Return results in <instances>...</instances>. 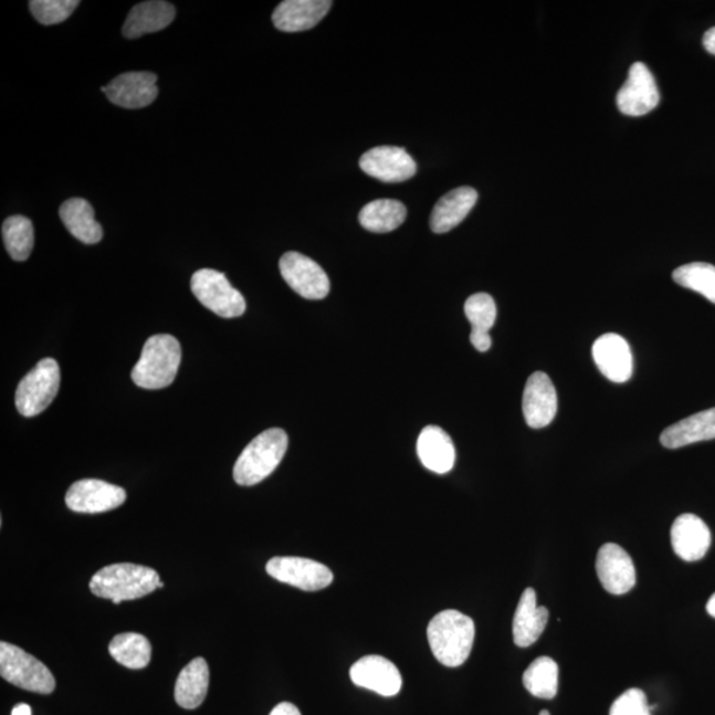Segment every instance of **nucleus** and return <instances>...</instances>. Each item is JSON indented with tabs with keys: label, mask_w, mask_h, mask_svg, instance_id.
<instances>
[{
	"label": "nucleus",
	"mask_w": 715,
	"mask_h": 715,
	"mask_svg": "<svg viewBox=\"0 0 715 715\" xmlns=\"http://www.w3.org/2000/svg\"><path fill=\"white\" fill-rule=\"evenodd\" d=\"M59 387L60 367L56 360H40L18 386L15 406L20 416L33 418L49 409L57 396Z\"/></svg>",
	"instance_id": "423d86ee"
},
{
	"label": "nucleus",
	"mask_w": 715,
	"mask_h": 715,
	"mask_svg": "<svg viewBox=\"0 0 715 715\" xmlns=\"http://www.w3.org/2000/svg\"><path fill=\"white\" fill-rule=\"evenodd\" d=\"M651 711L645 693L632 687L614 701L610 715H651Z\"/></svg>",
	"instance_id": "72a5a7b5"
},
{
	"label": "nucleus",
	"mask_w": 715,
	"mask_h": 715,
	"mask_svg": "<svg viewBox=\"0 0 715 715\" xmlns=\"http://www.w3.org/2000/svg\"><path fill=\"white\" fill-rule=\"evenodd\" d=\"M417 450L427 470L438 474H445L453 470L456 450L450 434L440 427H425L419 434Z\"/></svg>",
	"instance_id": "412c9836"
},
{
	"label": "nucleus",
	"mask_w": 715,
	"mask_h": 715,
	"mask_svg": "<svg viewBox=\"0 0 715 715\" xmlns=\"http://www.w3.org/2000/svg\"><path fill=\"white\" fill-rule=\"evenodd\" d=\"M595 365L613 383H625L633 374V356L630 344L619 334L608 333L595 340Z\"/></svg>",
	"instance_id": "f3484780"
},
{
	"label": "nucleus",
	"mask_w": 715,
	"mask_h": 715,
	"mask_svg": "<svg viewBox=\"0 0 715 715\" xmlns=\"http://www.w3.org/2000/svg\"><path fill=\"white\" fill-rule=\"evenodd\" d=\"M360 169L367 176L385 183H402L416 176V160L403 147L378 146L364 154L359 160Z\"/></svg>",
	"instance_id": "9b49d317"
},
{
	"label": "nucleus",
	"mask_w": 715,
	"mask_h": 715,
	"mask_svg": "<svg viewBox=\"0 0 715 715\" xmlns=\"http://www.w3.org/2000/svg\"><path fill=\"white\" fill-rule=\"evenodd\" d=\"M126 501L122 486L103 480L85 479L73 484L66 492L65 504L72 512L97 514L117 509Z\"/></svg>",
	"instance_id": "9d476101"
},
{
	"label": "nucleus",
	"mask_w": 715,
	"mask_h": 715,
	"mask_svg": "<svg viewBox=\"0 0 715 715\" xmlns=\"http://www.w3.org/2000/svg\"><path fill=\"white\" fill-rule=\"evenodd\" d=\"M550 613L546 607L537 606V593L526 588L521 597L513 620V639L519 648L536 643L549 623Z\"/></svg>",
	"instance_id": "aec40b11"
},
{
	"label": "nucleus",
	"mask_w": 715,
	"mask_h": 715,
	"mask_svg": "<svg viewBox=\"0 0 715 715\" xmlns=\"http://www.w3.org/2000/svg\"><path fill=\"white\" fill-rule=\"evenodd\" d=\"M523 411L526 424L534 430L549 425L558 411V396L551 379L543 371L534 372L527 379Z\"/></svg>",
	"instance_id": "4468645a"
},
{
	"label": "nucleus",
	"mask_w": 715,
	"mask_h": 715,
	"mask_svg": "<svg viewBox=\"0 0 715 715\" xmlns=\"http://www.w3.org/2000/svg\"><path fill=\"white\" fill-rule=\"evenodd\" d=\"M706 610L707 612H709L711 617L715 619V593L709 599V601H707Z\"/></svg>",
	"instance_id": "4c0bfd02"
},
{
	"label": "nucleus",
	"mask_w": 715,
	"mask_h": 715,
	"mask_svg": "<svg viewBox=\"0 0 715 715\" xmlns=\"http://www.w3.org/2000/svg\"><path fill=\"white\" fill-rule=\"evenodd\" d=\"M0 674L10 684L33 693L51 694L56 687L49 666L6 641L0 643Z\"/></svg>",
	"instance_id": "39448f33"
},
{
	"label": "nucleus",
	"mask_w": 715,
	"mask_h": 715,
	"mask_svg": "<svg viewBox=\"0 0 715 715\" xmlns=\"http://www.w3.org/2000/svg\"><path fill=\"white\" fill-rule=\"evenodd\" d=\"M280 272L286 284L306 299H323L330 292L325 271L314 260L298 252H287L280 260Z\"/></svg>",
	"instance_id": "1a4fd4ad"
},
{
	"label": "nucleus",
	"mask_w": 715,
	"mask_h": 715,
	"mask_svg": "<svg viewBox=\"0 0 715 715\" xmlns=\"http://www.w3.org/2000/svg\"><path fill=\"white\" fill-rule=\"evenodd\" d=\"M539 715H551V714H550V712L543 711V712L539 713Z\"/></svg>",
	"instance_id": "58836bf2"
},
{
	"label": "nucleus",
	"mask_w": 715,
	"mask_h": 715,
	"mask_svg": "<svg viewBox=\"0 0 715 715\" xmlns=\"http://www.w3.org/2000/svg\"><path fill=\"white\" fill-rule=\"evenodd\" d=\"M3 243L7 252L15 262H25L30 257L35 243V233L29 218L10 217L2 227Z\"/></svg>",
	"instance_id": "7c9ffc66"
},
{
	"label": "nucleus",
	"mask_w": 715,
	"mask_h": 715,
	"mask_svg": "<svg viewBox=\"0 0 715 715\" xmlns=\"http://www.w3.org/2000/svg\"><path fill=\"white\" fill-rule=\"evenodd\" d=\"M266 572L282 583L304 591H319L333 583L329 567L317 560L298 557H276L266 564Z\"/></svg>",
	"instance_id": "6e6552de"
},
{
	"label": "nucleus",
	"mask_w": 715,
	"mask_h": 715,
	"mask_svg": "<svg viewBox=\"0 0 715 715\" xmlns=\"http://www.w3.org/2000/svg\"><path fill=\"white\" fill-rule=\"evenodd\" d=\"M474 637V621L454 610L439 612L427 628L433 656L448 667H458L465 663L472 652Z\"/></svg>",
	"instance_id": "f257e3e1"
},
{
	"label": "nucleus",
	"mask_w": 715,
	"mask_h": 715,
	"mask_svg": "<svg viewBox=\"0 0 715 715\" xmlns=\"http://www.w3.org/2000/svg\"><path fill=\"white\" fill-rule=\"evenodd\" d=\"M78 4L77 0H31L30 10L40 24L53 25L69 19Z\"/></svg>",
	"instance_id": "473e14b6"
},
{
	"label": "nucleus",
	"mask_w": 715,
	"mask_h": 715,
	"mask_svg": "<svg viewBox=\"0 0 715 715\" xmlns=\"http://www.w3.org/2000/svg\"><path fill=\"white\" fill-rule=\"evenodd\" d=\"M65 229L84 244H97L102 242L104 232L102 224L95 219V210L88 200L72 198L60 207Z\"/></svg>",
	"instance_id": "393cba45"
},
{
	"label": "nucleus",
	"mask_w": 715,
	"mask_h": 715,
	"mask_svg": "<svg viewBox=\"0 0 715 715\" xmlns=\"http://www.w3.org/2000/svg\"><path fill=\"white\" fill-rule=\"evenodd\" d=\"M176 18V7L162 0H151L133 7L123 27L126 39H138L166 29Z\"/></svg>",
	"instance_id": "5701e85b"
},
{
	"label": "nucleus",
	"mask_w": 715,
	"mask_h": 715,
	"mask_svg": "<svg viewBox=\"0 0 715 715\" xmlns=\"http://www.w3.org/2000/svg\"><path fill=\"white\" fill-rule=\"evenodd\" d=\"M270 715H301L296 705L291 703L278 704L275 709L271 712Z\"/></svg>",
	"instance_id": "f704fd0d"
},
{
	"label": "nucleus",
	"mask_w": 715,
	"mask_h": 715,
	"mask_svg": "<svg viewBox=\"0 0 715 715\" xmlns=\"http://www.w3.org/2000/svg\"><path fill=\"white\" fill-rule=\"evenodd\" d=\"M210 670L202 658H197L187 664L179 673L176 692L177 704L183 709L193 711L203 704L209 692Z\"/></svg>",
	"instance_id": "a878e982"
},
{
	"label": "nucleus",
	"mask_w": 715,
	"mask_h": 715,
	"mask_svg": "<svg viewBox=\"0 0 715 715\" xmlns=\"http://www.w3.org/2000/svg\"><path fill=\"white\" fill-rule=\"evenodd\" d=\"M11 715H32L31 707L27 704H19L13 707Z\"/></svg>",
	"instance_id": "e433bc0d"
},
{
	"label": "nucleus",
	"mask_w": 715,
	"mask_h": 715,
	"mask_svg": "<svg viewBox=\"0 0 715 715\" xmlns=\"http://www.w3.org/2000/svg\"><path fill=\"white\" fill-rule=\"evenodd\" d=\"M659 103L660 92L652 72L644 63H634L618 92L619 111L625 116L640 117L656 108Z\"/></svg>",
	"instance_id": "f8f14e48"
},
{
	"label": "nucleus",
	"mask_w": 715,
	"mask_h": 715,
	"mask_svg": "<svg viewBox=\"0 0 715 715\" xmlns=\"http://www.w3.org/2000/svg\"><path fill=\"white\" fill-rule=\"evenodd\" d=\"M162 587L156 570L133 564L106 566L93 575L90 581L91 591L96 597L111 599L115 604L144 598Z\"/></svg>",
	"instance_id": "f03ea898"
},
{
	"label": "nucleus",
	"mask_w": 715,
	"mask_h": 715,
	"mask_svg": "<svg viewBox=\"0 0 715 715\" xmlns=\"http://www.w3.org/2000/svg\"><path fill=\"white\" fill-rule=\"evenodd\" d=\"M703 43H704L705 50L715 56V27H713V29H711L709 31L705 32Z\"/></svg>",
	"instance_id": "c9c22d12"
},
{
	"label": "nucleus",
	"mask_w": 715,
	"mask_h": 715,
	"mask_svg": "<svg viewBox=\"0 0 715 715\" xmlns=\"http://www.w3.org/2000/svg\"><path fill=\"white\" fill-rule=\"evenodd\" d=\"M715 439V407L680 420L661 433L660 441L667 450H677L700 441Z\"/></svg>",
	"instance_id": "b1692460"
},
{
	"label": "nucleus",
	"mask_w": 715,
	"mask_h": 715,
	"mask_svg": "<svg viewBox=\"0 0 715 715\" xmlns=\"http://www.w3.org/2000/svg\"><path fill=\"white\" fill-rule=\"evenodd\" d=\"M112 658L129 670H144L151 660V644L144 634L119 633L111 641Z\"/></svg>",
	"instance_id": "c85d7f7f"
},
{
	"label": "nucleus",
	"mask_w": 715,
	"mask_h": 715,
	"mask_svg": "<svg viewBox=\"0 0 715 715\" xmlns=\"http://www.w3.org/2000/svg\"><path fill=\"white\" fill-rule=\"evenodd\" d=\"M465 316L472 325L471 343L480 353L491 349V329L496 323L497 306L487 293H476L466 299Z\"/></svg>",
	"instance_id": "bb28decb"
},
{
	"label": "nucleus",
	"mask_w": 715,
	"mask_h": 715,
	"mask_svg": "<svg viewBox=\"0 0 715 715\" xmlns=\"http://www.w3.org/2000/svg\"><path fill=\"white\" fill-rule=\"evenodd\" d=\"M674 283L703 294L715 304V266L707 263H691L673 272Z\"/></svg>",
	"instance_id": "2f4dec72"
},
{
	"label": "nucleus",
	"mask_w": 715,
	"mask_h": 715,
	"mask_svg": "<svg viewBox=\"0 0 715 715\" xmlns=\"http://www.w3.org/2000/svg\"><path fill=\"white\" fill-rule=\"evenodd\" d=\"M191 291L200 304L223 318L243 316L246 304L243 294L231 285L224 273L200 270L191 277Z\"/></svg>",
	"instance_id": "0eeeda50"
},
{
	"label": "nucleus",
	"mask_w": 715,
	"mask_h": 715,
	"mask_svg": "<svg viewBox=\"0 0 715 715\" xmlns=\"http://www.w3.org/2000/svg\"><path fill=\"white\" fill-rule=\"evenodd\" d=\"M350 679L357 686L383 697L397 696L403 685L402 674L396 664L377 654L358 660L351 666Z\"/></svg>",
	"instance_id": "2eb2a0df"
},
{
	"label": "nucleus",
	"mask_w": 715,
	"mask_h": 715,
	"mask_svg": "<svg viewBox=\"0 0 715 715\" xmlns=\"http://www.w3.org/2000/svg\"><path fill=\"white\" fill-rule=\"evenodd\" d=\"M523 681L532 696L553 700L557 696L559 686L558 664L550 658H538L527 667Z\"/></svg>",
	"instance_id": "c756f323"
},
{
	"label": "nucleus",
	"mask_w": 715,
	"mask_h": 715,
	"mask_svg": "<svg viewBox=\"0 0 715 715\" xmlns=\"http://www.w3.org/2000/svg\"><path fill=\"white\" fill-rule=\"evenodd\" d=\"M287 450V434L280 429L266 430L253 439L233 466V479L242 486H253L271 476Z\"/></svg>",
	"instance_id": "20e7f679"
},
{
	"label": "nucleus",
	"mask_w": 715,
	"mask_h": 715,
	"mask_svg": "<svg viewBox=\"0 0 715 715\" xmlns=\"http://www.w3.org/2000/svg\"><path fill=\"white\" fill-rule=\"evenodd\" d=\"M674 553L686 562H696L706 556L712 545L709 527L694 514H683L674 521L671 530Z\"/></svg>",
	"instance_id": "a211bd4d"
},
{
	"label": "nucleus",
	"mask_w": 715,
	"mask_h": 715,
	"mask_svg": "<svg viewBox=\"0 0 715 715\" xmlns=\"http://www.w3.org/2000/svg\"><path fill=\"white\" fill-rule=\"evenodd\" d=\"M330 0H285L273 12V24L283 32H301L313 29L329 12Z\"/></svg>",
	"instance_id": "6ab92c4d"
},
{
	"label": "nucleus",
	"mask_w": 715,
	"mask_h": 715,
	"mask_svg": "<svg viewBox=\"0 0 715 715\" xmlns=\"http://www.w3.org/2000/svg\"><path fill=\"white\" fill-rule=\"evenodd\" d=\"M157 80L151 72H128L112 80L102 91L112 104L125 109H143L156 102Z\"/></svg>",
	"instance_id": "ddd939ff"
},
{
	"label": "nucleus",
	"mask_w": 715,
	"mask_h": 715,
	"mask_svg": "<svg viewBox=\"0 0 715 715\" xmlns=\"http://www.w3.org/2000/svg\"><path fill=\"white\" fill-rule=\"evenodd\" d=\"M407 218V209L396 199H378L366 204L359 213V223L365 230L377 233L399 229Z\"/></svg>",
	"instance_id": "cd10ccee"
},
{
	"label": "nucleus",
	"mask_w": 715,
	"mask_h": 715,
	"mask_svg": "<svg viewBox=\"0 0 715 715\" xmlns=\"http://www.w3.org/2000/svg\"><path fill=\"white\" fill-rule=\"evenodd\" d=\"M597 574L601 586L612 595H624L637 586V569L623 547L607 544L597 557Z\"/></svg>",
	"instance_id": "dca6fc26"
},
{
	"label": "nucleus",
	"mask_w": 715,
	"mask_h": 715,
	"mask_svg": "<svg viewBox=\"0 0 715 715\" xmlns=\"http://www.w3.org/2000/svg\"><path fill=\"white\" fill-rule=\"evenodd\" d=\"M182 349L170 334H157L146 340L141 358L132 371V379L145 390H160L176 379Z\"/></svg>",
	"instance_id": "7ed1b4c3"
},
{
	"label": "nucleus",
	"mask_w": 715,
	"mask_h": 715,
	"mask_svg": "<svg viewBox=\"0 0 715 715\" xmlns=\"http://www.w3.org/2000/svg\"><path fill=\"white\" fill-rule=\"evenodd\" d=\"M479 193L472 187L463 186L445 193L431 213L430 225L434 233L450 232L467 217L476 204Z\"/></svg>",
	"instance_id": "4be33fe9"
}]
</instances>
